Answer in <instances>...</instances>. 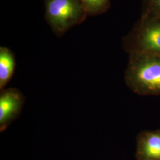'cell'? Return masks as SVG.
Segmentation results:
<instances>
[{"label":"cell","instance_id":"cell-2","mask_svg":"<svg viewBox=\"0 0 160 160\" xmlns=\"http://www.w3.org/2000/svg\"><path fill=\"white\" fill-rule=\"evenodd\" d=\"M45 6L46 20L58 36L81 23L87 15L80 0H46Z\"/></svg>","mask_w":160,"mask_h":160},{"label":"cell","instance_id":"cell-5","mask_svg":"<svg viewBox=\"0 0 160 160\" xmlns=\"http://www.w3.org/2000/svg\"><path fill=\"white\" fill-rule=\"evenodd\" d=\"M137 160H160V130L143 131L138 136Z\"/></svg>","mask_w":160,"mask_h":160},{"label":"cell","instance_id":"cell-7","mask_svg":"<svg viewBox=\"0 0 160 160\" xmlns=\"http://www.w3.org/2000/svg\"><path fill=\"white\" fill-rule=\"evenodd\" d=\"M87 15H97L105 12L109 6V0H80Z\"/></svg>","mask_w":160,"mask_h":160},{"label":"cell","instance_id":"cell-3","mask_svg":"<svg viewBox=\"0 0 160 160\" xmlns=\"http://www.w3.org/2000/svg\"><path fill=\"white\" fill-rule=\"evenodd\" d=\"M143 27L140 33L125 43L126 51L160 54V20Z\"/></svg>","mask_w":160,"mask_h":160},{"label":"cell","instance_id":"cell-1","mask_svg":"<svg viewBox=\"0 0 160 160\" xmlns=\"http://www.w3.org/2000/svg\"><path fill=\"white\" fill-rule=\"evenodd\" d=\"M125 81L132 92L140 96H160V54L130 53Z\"/></svg>","mask_w":160,"mask_h":160},{"label":"cell","instance_id":"cell-6","mask_svg":"<svg viewBox=\"0 0 160 160\" xmlns=\"http://www.w3.org/2000/svg\"><path fill=\"white\" fill-rule=\"evenodd\" d=\"M16 67L15 58L12 52L5 47L0 48V89L5 88L12 79Z\"/></svg>","mask_w":160,"mask_h":160},{"label":"cell","instance_id":"cell-4","mask_svg":"<svg viewBox=\"0 0 160 160\" xmlns=\"http://www.w3.org/2000/svg\"><path fill=\"white\" fill-rule=\"evenodd\" d=\"M24 97L17 88H9L0 93V131L4 132L20 114Z\"/></svg>","mask_w":160,"mask_h":160},{"label":"cell","instance_id":"cell-8","mask_svg":"<svg viewBox=\"0 0 160 160\" xmlns=\"http://www.w3.org/2000/svg\"><path fill=\"white\" fill-rule=\"evenodd\" d=\"M151 11L155 18L160 20V0H148Z\"/></svg>","mask_w":160,"mask_h":160}]
</instances>
